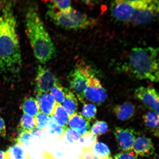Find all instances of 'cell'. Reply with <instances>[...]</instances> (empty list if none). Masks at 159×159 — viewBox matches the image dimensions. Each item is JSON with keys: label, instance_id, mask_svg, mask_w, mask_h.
Returning a JSON list of instances; mask_svg holds the SVG:
<instances>
[{"label": "cell", "instance_id": "1", "mask_svg": "<svg viewBox=\"0 0 159 159\" xmlns=\"http://www.w3.org/2000/svg\"><path fill=\"white\" fill-rule=\"evenodd\" d=\"M22 57L13 3L0 1V68L5 72L18 73Z\"/></svg>", "mask_w": 159, "mask_h": 159}, {"label": "cell", "instance_id": "25", "mask_svg": "<svg viewBox=\"0 0 159 159\" xmlns=\"http://www.w3.org/2000/svg\"><path fill=\"white\" fill-rule=\"evenodd\" d=\"M67 89L63 87L59 83L54 85L50 90L51 94L57 104H61L63 102L66 94Z\"/></svg>", "mask_w": 159, "mask_h": 159}, {"label": "cell", "instance_id": "34", "mask_svg": "<svg viewBox=\"0 0 159 159\" xmlns=\"http://www.w3.org/2000/svg\"><path fill=\"white\" fill-rule=\"evenodd\" d=\"M7 134V130L4 120L0 115V136L5 137Z\"/></svg>", "mask_w": 159, "mask_h": 159}, {"label": "cell", "instance_id": "11", "mask_svg": "<svg viewBox=\"0 0 159 159\" xmlns=\"http://www.w3.org/2000/svg\"><path fill=\"white\" fill-rule=\"evenodd\" d=\"M134 95L146 106L159 114V94L156 89L141 86L136 89Z\"/></svg>", "mask_w": 159, "mask_h": 159}, {"label": "cell", "instance_id": "2", "mask_svg": "<svg viewBox=\"0 0 159 159\" xmlns=\"http://www.w3.org/2000/svg\"><path fill=\"white\" fill-rule=\"evenodd\" d=\"M26 31L34 53L38 61L44 64L53 58L55 47L37 11L31 7L25 18Z\"/></svg>", "mask_w": 159, "mask_h": 159}, {"label": "cell", "instance_id": "3", "mask_svg": "<svg viewBox=\"0 0 159 159\" xmlns=\"http://www.w3.org/2000/svg\"><path fill=\"white\" fill-rule=\"evenodd\" d=\"M125 67L135 78L159 81L158 48L152 47L134 48L131 50Z\"/></svg>", "mask_w": 159, "mask_h": 159}, {"label": "cell", "instance_id": "31", "mask_svg": "<svg viewBox=\"0 0 159 159\" xmlns=\"http://www.w3.org/2000/svg\"><path fill=\"white\" fill-rule=\"evenodd\" d=\"M64 135L70 143H74L77 142L80 138V135L73 129L67 128L65 129Z\"/></svg>", "mask_w": 159, "mask_h": 159}, {"label": "cell", "instance_id": "30", "mask_svg": "<svg viewBox=\"0 0 159 159\" xmlns=\"http://www.w3.org/2000/svg\"><path fill=\"white\" fill-rule=\"evenodd\" d=\"M48 126V131L50 134H56L59 139L62 138L64 136L65 129L57 124L51 116H50V121Z\"/></svg>", "mask_w": 159, "mask_h": 159}, {"label": "cell", "instance_id": "7", "mask_svg": "<svg viewBox=\"0 0 159 159\" xmlns=\"http://www.w3.org/2000/svg\"><path fill=\"white\" fill-rule=\"evenodd\" d=\"M59 83V79L49 69L39 66L35 80L37 94L48 92L54 85Z\"/></svg>", "mask_w": 159, "mask_h": 159}, {"label": "cell", "instance_id": "9", "mask_svg": "<svg viewBox=\"0 0 159 159\" xmlns=\"http://www.w3.org/2000/svg\"><path fill=\"white\" fill-rule=\"evenodd\" d=\"M135 1L119 0L113 2L111 6L113 17L117 20L129 22L134 8Z\"/></svg>", "mask_w": 159, "mask_h": 159}, {"label": "cell", "instance_id": "17", "mask_svg": "<svg viewBox=\"0 0 159 159\" xmlns=\"http://www.w3.org/2000/svg\"><path fill=\"white\" fill-rule=\"evenodd\" d=\"M52 118L57 124L65 129L67 128L69 115L65 109L61 104H57L54 109Z\"/></svg>", "mask_w": 159, "mask_h": 159}, {"label": "cell", "instance_id": "19", "mask_svg": "<svg viewBox=\"0 0 159 159\" xmlns=\"http://www.w3.org/2000/svg\"><path fill=\"white\" fill-rule=\"evenodd\" d=\"M144 124L153 133L155 136L159 135V114L154 111H149L143 116Z\"/></svg>", "mask_w": 159, "mask_h": 159}, {"label": "cell", "instance_id": "39", "mask_svg": "<svg viewBox=\"0 0 159 159\" xmlns=\"http://www.w3.org/2000/svg\"><path fill=\"white\" fill-rule=\"evenodd\" d=\"M154 159H158V158H157L156 157V158H154Z\"/></svg>", "mask_w": 159, "mask_h": 159}, {"label": "cell", "instance_id": "5", "mask_svg": "<svg viewBox=\"0 0 159 159\" xmlns=\"http://www.w3.org/2000/svg\"><path fill=\"white\" fill-rule=\"evenodd\" d=\"M93 75L90 66L81 63L76 65L68 75L70 89L81 103H85L84 91L89 78Z\"/></svg>", "mask_w": 159, "mask_h": 159}, {"label": "cell", "instance_id": "27", "mask_svg": "<svg viewBox=\"0 0 159 159\" xmlns=\"http://www.w3.org/2000/svg\"><path fill=\"white\" fill-rule=\"evenodd\" d=\"M108 130V125L104 121L95 122L90 129V132L97 137L104 134Z\"/></svg>", "mask_w": 159, "mask_h": 159}, {"label": "cell", "instance_id": "24", "mask_svg": "<svg viewBox=\"0 0 159 159\" xmlns=\"http://www.w3.org/2000/svg\"><path fill=\"white\" fill-rule=\"evenodd\" d=\"M49 10L64 12L69 11L71 8V2L69 1H52L48 3Z\"/></svg>", "mask_w": 159, "mask_h": 159}, {"label": "cell", "instance_id": "38", "mask_svg": "<svg viewBox=\"0 0 159 159\" xmlns=\"http://www.w3.org/2000/svg\"><path fill=\"white\" fill-rule=\"evenodd\" d=\"M99 159H113L111 157H109L108 158H99Z\"/></svg>", "mask_w": 159, "mask_h": 159}, {"label": "cell", "instance_id": "32", "mask_svg": "<svg viewBox=\"0 0 159 159\" xmlns=\"http://www.w3.org/2000/svg\"><path fill=\"white\" fill-rule=\"evenodd\" d=\"M114 159H139L134 152H121L115 155Z\"/></svg>", "mask_w": 159, "mask_h": 159}, {"label": "cell", "instance_id": "20", "mask_svg": "<svg viewBox=\"0 0 159 159\" xmlns=\"http://www.w3.org/2000/svg\"><path fill=\"white\" fill-rule=\"evenodd\" d=\"M30 156L22 146L17 144L12 146L5 152L4 159H30Z\"/></svg>", "mask_w": 159, "mask_h": 159}, {"label": "cell", "instance_id": "28", "mask_svg": "<svg viewBox=\"0 0 159 159\" xmlns=\"http://www.w3.org/2000/svg\"><path fill=\"white\" fill-rule=\"evenodd\" d=\"M35 118L37 128L44 130L46 127L48 126L50 116L41 111H39Z\"/></svg>", "mask_w": 159, "mask_h": 159}, {"label": "cell", "instance_id": "16", "mask_svg": "<svg viewBox=\"0 0 159 159\" xmlns=\"http://www.w3.org/2000/svg\"><path fill=\"white\" fill-rule=\"evenodd\" d=\"M62 106L66 111L69 116L76 113L78 109V101L77 97L68 89H67L66 94L62 102Z\"/></svg>", "mask_w": 159, "mask_h": 159}, {"label": "cell", "instance_id": "8", "mask_svg": "<svg viewBox=\"0 0 159 159\" xmlns=\"http://www.w3.org/2000/svg\"><path fill=\"white\" fill-rule=\"evenodd\" d=\"M85 99L97 104L104 102L107 97L106 90L100 81L93 75L89 78L84 92Z\"/></svg>", "mask_w": 159, "mask_h": 159}, {"label": "cell", "instance_id": "33", "mask_svg": "<svg viewBox=\"0 0 159 159\" xmlns=\"http://www.w3.org/2000/svg\"><path fill=\"white\" fill-rule=\"evenodd\" d=\"M82 153L79 156L81 159H99L94 153L92 149H82Z\"/></svg>", "mask_w": 159, "mask_h": 159}, {"label": "cell", "instance_id": "4", "mask_svg": "<svg viewBox=\"0 0 159 159\" xmlns=\"http://www.w3.org/2000/svg\"><path fill=\"white\" fill-rule=\"evenodd\" d=\"M47 15L56 25L68 30L86 29L95 24L94 19L73 8L64 12L49 10Z\"/></svg>", "mask_w": 159, "mask_h": 159}, {"label": "cell", "instance_id": "6", "mask_svg": "<svg viewBox=\"0 0 159 159\" xmlns=\"http://www.w3.org/2000/svg\"><path fill=\"white\" fill-rule=\"evenodd\" d=\"M159 11V2L156 0H136L132 17L129 22L134 25L150 23Z\"/></svg>", "mask_w": 159, "mask_h": 159}, {"label": "cell", "instance_id": "37", "mask_svg": "<svg viewBox=\"0 0 159 159\" xmlns=\"http://www.w3.org/2000/svg\"><path fill=\"white\" fill-rule=\"evenodd\" d=\"M5 152L3 151L0 150V159H4Z\"/></svg>", "mask_w": 159, "mask_h": 159}, {"label": "cell", "instance_id": "10", "mask_svg": "<svg viewBox=\"0 0 159 159\" xmlns=\"http://www.w3.org/2000/svg\"><path fill=\"white\" fill-rule=\"evenodd\" d=\"M114 134L118 148L122 152L132 151L133 145L136 138L134 129L116 127L114 129Z\"/></svg>", "mask_w": 159, "mask_h": 159}, {"label": "cell", "instance_id": "12", "mask_svg": "<svg viewBox=\"0 0 159 159\" xmlns=\"http://www.w3.org/2000/svg\"><path fill=\"white\" fill-rule=\"evenodd\" d=\"M132 150L138 156L148 157L154 154L155 148L152 139L140 136L135 140Z\"/></svg>", "mask_w": 159, "mask_h": 159}, {"label": "cell", "instance_id": "26", "mask_svg": "<svg viewBox=\"0 0 159 159\" xmlns=\"http://www.w3.org/2000/svg\"><path fill=\"white\" fill-rule=\"evenodd\" d=\"M97 113V109L95 105L93 104H85L83 107L81 115L90 122L94 120Z\"/></svg>", "mask_w": 159, "mask_h": 159}, {"label": "cell", "instance_id": "13", "mask_svg": "<svg viewBox=\"0 0 159 159\" xmlns=\"http://www.w3.org/2000/svg\"><path fill=\"white\" fill-rule=\"evenodd\" d=\"M68 125L71 129L78 133L80 136L90 131L89 122L81 114L77 113L69 116Z\"/></svg>", "mask_w": 159, "mask_h": 159}, {"label": "cell", "instance_id": "18", "mask_svg": "<svg viewBox=\"0 0 159 159\" xmlns=\"http://www.w3.org/2000/svg\"><path fill=\"white\" fill-rule=\"evenodd\" d=\"M21 108L25 114L34 117L40 111L37 99L31 97H26L24 99Z\"/></svg>", "mask_w": 159, "mask_h": 159}, {"label": "cell", "instance_id": "36", "mask_svg": "<svg viewBox=\"0 0 159 159\" xmlns=\"http://www.w3.org/2000/svg\"><path fill=\"white\" fill-rule=\"evenodd\" d=\"M43 159H56L51 154L45 153L43 154Z\"/></svg>", "mask_w": 159, "mask_h": 159}, {"label": "cell", "instance_id": "22", "mask_svg": "<svg viewBox=\"0 0 159 159\" xmlns=\"http://www.w3.org/2000/svg\"><path fill=\"white\" fill-rule=\"evenodd\" d=\"M97 137L90 131L87 132L80 139V143L82 149H92L97 142Z\"/></svg>", "mask_w": 159, "mask_h": 159}, {"label": "cell", "instance_id": "29", "mask_svg": "<svg viewBox=\"0 0 159 159\" xmlns=\"http://www.w3.org/2000/svg\"><path fill=\"white\" fill-rule=\"evenodd\" d=\"M19 133V136L15 140L16 143V144L20 145L22 146H29L30 143V141L33 138V136L31 132L21 131Z\"/></svg>", "mask_w": 159, "mask_h": 159}, {"label": "cell", "instance_id": "15", "mask_svg": "<svg viewBox=\"0 0 159 159\" xmlns=\"http://www.w3.org/2000/svg\"><path fill=\"white\" fill-rule=\"evenodd\" d=\"M113 111L119 120L126 121L130 120L134 116L136 108L132 103L126 102L116 105Z\"/></svg>", "mask_w": 159, "mask_h": 159}, {"label": "cell", "instance_id": "35", "mask_svg": "<svg viewBox=\"0 0 159 159\" xmlns=\"http://www.w3.org/2000/svg\"><path fill=\"white\" fill-rule=\"evenodd\" d=\"M31 133L32 134L33 136L40 138V137L43 136H44L45 132L44 130H42V129L36 128L32 131H31Z\"/></svg>", "mask_w": 159, "mask_h": 159}, {"label": "cell", "instance_id": "14", "mask_svg": "<svg viewBox=\"0 0 159 159\" xmlns=\"http://www.w3.org/2000/svg\"><path fill=\"white\" fill-rule=\"evenodd\" d=\"M36 99L40 111L48 116H51L57 104L51 95L47 93L37 94Z\"/></svg>", "mask_w": 159, "mask_h": 159}, {"label": "cell", "instance_id": "23", "mask_svg": "<svg viewBox=\"0 0 159 159\" xmlns=\"http://www.w3.org/2000/svg\"><path fill=\"white\" fill-rule=\"evenodd\" d=\"M94 154L99 158H108L111 157L110 149L104 143L97 142L92 148Z\"/></svg>", "mask_w": 159, "mask_h": 159}, {"label": "cell", "instance_id": "21", "mask_svg": "<svg viewBox=\"0 0 159 159\" xmlns=\"http://www.w3.org/2000/svg\"><path fill=\"white\" fill-rule=\"evenodd\" d=\"M36 127L34 117L24 114L20 120L18 126V131L31 132Z\"/></svg>", "mask_w": 159, "mask_h": 159}]
</instances>
